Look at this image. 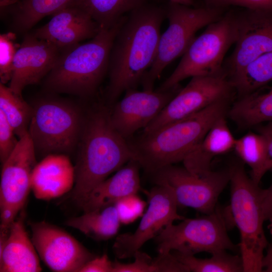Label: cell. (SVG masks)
<instances>
[{"label":"cell","mask_w":272,"mask_h":272,"mask_svg":"<svg viewBox=\"0 0 272 272\" xmlns=\"http://www.w3.org/2000/svg\"><path fill=\"white\" fill-rule=\"evenodd\" d=\"M233 150L241 161L251 169L250 177L259 184L264 174L269 171L268 146L265 137L250 131L236 139Z\"/></svg>","instance_id":"obj_26"},{"label":"cell","mask_w":272,"mask_h":272,"mask_svg":"<svg viewBox=\"0 0 272 272\" xmlns=\"http://www.w3.org/2000/svg\"><path fill=\"white\" fill-rule=\"evenodd\" d=\"M14 0H0L1 8H4L10 5Z\"/></svg>","instance_id":"obj_41"},{"label":"cell","mask_w":272,"mask_h":272,"mask_svg":"<svg viewBox=\"0 0 272 272\" xmlns=\"http://www.w3.org/2000/svg\"><path fill=\"white\" fill-rule=\"evenodd\" d=\"M164 18V9L147 4L125 16L110 54L105 91L109 104L141 84L156 57Z\"/></svg>","instance_id":"obj_1"},{"label":"cell","mask_w":272,"mask_h":272,"mask_svg":"<svg viewBox=\"0 0 272 272\" xmlns=\"http://www.w3.org/2000/svg\"><path fill=\"white\" fill-rule=\"evenodd\" d=\"M101 28L83 9L77 6L64 8L52 15L48 23L32 33L62 50L94 37Z\"/></svg>","instance_id":"obj_18"},{"label":"cell","mask_w":272,"mask_h":272,"mask_svg":"<svg viewBox=\"0 0 272 272\" xmlns=\"http://www.w3.org/2000/svg\"><path fill=\"white\" fill-rule=\"evenodd\" d=\"M169 2L192 6L194 4V0H169Z\"/></svg>","instance_id":"obj_40"},{"label":"cell","mask_w":272,"mask_h":272,"mask_svg":"<svg viewBox=\"0 0 272 272\" xmlns=\"http://www.w3.org/2000/svg\"><path fill=\"white\" fill-rule=\"evenodd\" d=\"M61 50L52 43L26 33L14 60L9 87L22 96L24 88L39 83L52 70Z\"/></svg>","instance_id":"obj_17"},{"label":"cell","mask_w":272,"mask_h":272,"mask_svg":"<svg viewBox=\"0 0 272 272\" xmlns=\"http://www.w3.org/2000/svg\"><path fill=\"white\" fill-rule=\"evenodd\" d=\"M242 162L228 166L230 172L231 200L229 206L234 226L240 236L239 244L243 271H263L264 251L268 245L263 224V189L249 177Z\"/></svg>","instance_id":"obj_5"},{"label":"cell","mask_w":272,"mask_h":272,"mask_svg":"<svg viewBox=\"0 0 272 272\" xmlns=\"http://www.w3.org/2000/svg\"><path fill=\"white\" fill-rule=\"evenodd\" d=\"M31 239L39 257L52 270L80 272L96 256L75 238L45 221L31 223Z\"/></svg>","instance_id":"obj_15"},{"label":"cell","mask_w":272,"mask_h":272,"mask_svg":"<svg viewBox=\"0 0 272 272\" xmlns=\"http://www.w3.org/2000/svg\"><path fill=\"white\" fill-rule=\"evenodd\" d=\"M125 16L113 26L101 28L90 41L61 50L44 78L46 90L85 97L94 95L108 72L112 44Z\"/></svg>","instance_id":"obj_4"},{"label":"cell","mask_w":272,"mask_h":272,"mask_svg":"<svg viewBox=\"0 0 272 272\" xmlns=\"http://www.w3.org/2000/svg\"><path fill=\"white\" fill-rule=\"evenodd\" d=\"M0 111L19 139L28 132L33 107L9 87L0 84Z\"/></svg>","instance_id":"obj_29"},{"label":"cell","mask_w":272,"mask_h":272,"mask_svg":"<svg viewBox=\"0 0 272 272\" xmlns=\"http://www.w3.org/2000/svg\"><path fill=\"white\" fill-rule=\"evenodd\" d=\"M121 224L114 204L84 212L65 222L67 226L96 240H106L114 237Z\"/></svg>","instance_id":"obj_25"},{"label":"cell","mask_w":272,"mask_h":272,"mask_svg":"<svg viewBox=\"0 0 272 272\" xmlns=\"http://www.w3.org/2000/svg\"><path fill=\"white\" fill-rule=\"evenodd\" d=\"M14 1H15V0H14Z\"/></svg>","instance_id":"obj_43"},{"label":"cell","mask_w":272,"mask_h":272,"mask_svg":"<svg viewBox=\"0 0 272 272\" xmlns=\"http://www.w3.org/2000/svg\"><path fill=\"white\" fill-rule=\"evenodd\" d=\"M139 163L131 159L97 185L79 206L84 212L114 204L141 188Z\"/></svg>","instance_id":"obj_22"},{"label":"cell","mask_w":272,"mask_h":272,"mask_svg":"<svg viewBox=\"0 0 272 272\" xmlns=\"http://www.w3.org/2000/svg\"><path fill=\"white\" fill-rule=\"evenodd\" d=\"M236 15L235 48L223 66L229 80L260 56L272 51V11L243 9L236 10Z\"/></svg>","instance_id":"obj_14"},{"label":"cell","mask_w":272,"mask_h":272,"mask_svg":"<svg viewBox=\"0 0 272 272\" xmlns=\"http://www.w3.org/2000/svg\"><path fill=\"white\" fill-rule=\"evenodd\" d=\"M181 89L179 84L166 91L127 90L110 109L112 125L126 140L131 138L150 124Z\"/></svg>","instance_id":"obj_16"},{"label":"cell","mask_w":272,"mask_h":272,"mask_svg":"<svg viewBox=\"0 0 272 272\" xmlns=\"http://www.w3.org/2000/svg\"><path fill=\"white\" fill-rule=\"evenodd\" d=\"M172 253L190 271L193 272H242L243 265L241 256L229 253L227 250L214 252L210 258H199L194 255H187L176 251Z\"/></svg>","instance_id":"obj_30"},{"label":"cell","mask_w":272,"mask_h":272,"mask_svg":"<svg viewBox=\"0 0 272 272\" xmlns=\"http://www.w3.org/2000/svg\"><path fill=\"white\" fill-rule=\"evenodd\" d=\"M234 226L229 207L218 206L214 212L195 219H185L170 224L154 238L158 253L176 251L187 255L237 249L227 231Z\"/></svg>","instance_id":"obj_8"},{"label":"cell","mask_w":272,"mask_h":272,"mask_svg":"<svg viewBox=\"0 0 272 272\" xmlns=\"http://www.w3.org/2000/svg\"><path fill=\"white\" fill-rule=\"evenodd\" d=\"M153 272H189L188 268L172 253H158L153 258Z\"/></svg>","instance_id":"obj_36"},{"label":"cell","mask_w":272,"mask_h":272,"mask_svg":"<svg viewBox=\"0 0 272 272\" xmlns=\"http://www.w3.org/2000/svg\"><path fill=\"white\" fill-rule=\"evenodd\" d=\"M24 209L10 226L8 238L0 248L1 272H39V256L25 229Z\"/></svg>","instance_id":"obj_20"},{"label":"cell","mask_w":272,"mask_h":272,"mask_svg":"<svg viewBox=\"0 0 272 272\" xmlns=\"http://www.w3.org/2000/svg\"><path fill=\"white\" fill-rule=\"evenodd\" d=\"M237 36L236 10L228 9L195 37L173 73L156 89L166 91L188 78L225 74L223 63Z\"/></svg>","instance_id":"obj_6"},{"label":"cell","mask_w":272,"mask_h":272,"mask_svg":"<svg viewBox=\"0 0 272 272\" xmlns=\"http://www.w3.org/2000/svg\"><path fill=\"white\" fill-rule=\"evenodd\" d=\"M16 35L9 32L0 35L1 83L10 82L13 75L14 60L20 46L16 43Z\"/></svg>","instance_id":"obj_31"},{"label":"cell","mask_w":272,"mask_h":272,"mask_svg":"<svg viewBox=\"0 0 272 272\" xmlns=\"http://www.w3.org/2000/svg\"><path fill=\"white\" fill-rule=\"evenodd\" d=\"M147 0H78L75 6L85 11L100 28L110 27Z\"/></svg>","instance_id":"obj_27"},{"label":"cell","mask_w":272,"mask_h":272,"mask_svg":"<svg viewBox=\"0 0 272 272\" xmlns=\"http://www.w3.org/2000/svg\"><path fill=\"white\" fill-rule=\"evenodd\" d=\"M272 172V167L269 170ZM262 209L265 220L272 217V183L267 189H263Z\"/></svg>","instance_id":"obj_39"},{"label":"cell","mask_w":272,"mask_h":272,"mask_svg":"<svg viewBox=\"0 0 272 272\" xmlns=\"http://www.w3.org/2000/svg\"><path fill=\"white\" fill-rule=\"evenodd\" d=\"M78 0H16L2 9L9 10L14 29L27 33L45 17L66 7L75 6Z\"/></svg>","instance_id":"obj_24"},{"label":"cell","mask_w":272,"mask_h":272,"mask_svg":"<svg viewBox=\"0 0 272 272\" xmlns=\"http://www.w3.org/2000/svg\"><path fill=\"white\" fill-rule=\"evenodd\" d=\"M236 92L225 74L191 78L143 131L148 132L195 114L218 101L233 99Z\"/></svg>","instance_id":"obj_12"},{"label":"cell","mask_w":272,"mask_h":272,"mask_svg":"<svg viewBox=\"0 0 272 272\" xmlns=\"http://www.w3.org/2000/svg\"><path fill=\"white\" fill-rule=\"evenodd\" d=\"M254 128H256V131L263 135L267 140L269 171L272 167V121L258 125Z\"/></svg>","instance_id":"obj_38"},{"label":"cell","mask_w":272,"mask_h":272,"mask_svg":"<svg viewBox=\"0 0 272 272\" xmlns=\"http://www.w3.org/2000/svg\"><path fill=\"white\" fill-rule=\"evenodd\" d=\"M228 9L206 5L192 7L169 1L164 9L169 25L161 34L155 60L142 80L143 90H153L164 70L183 55L196 33L219 20Z\"/></svg>","instance_id":"obj_7"},{"label":"cell","mask_w":272,"mask_h":272,"mask_svg":"<svg viewBox=\"0 0 272 272\" xmlns=\"http://www.w3.org/2000/svg\"><path fill=\"white\" fill-rule=\"evenodd\" d=\"M17 137L13 128L0 111V160L2 164L17 145L19 139Z\"/></svg>","instance_id":"obj_33"},{"label":"cell","mask_w":272,"mask_h":272,"mask_svg":"<svg viewBox=\"0 0 272 272\" xmlns=\"http://www.w3.org/2000/svg\"><path fill=\"white\" fill-rule=\"evenodd\" d=\"M133 262L123 263L116 260L113 263L112 272H153V258L147 253L138 250Z\"/></svg>","instance_id":"obj_34"},{"label":"cell","mask_w":272,"mask_h":272,"mask_svg":"<svg viewBox=\"0 0 272 272\" xmlns=\"http://www.w3.org/2000/svg\"><path fill=\"white\" fill-rule=\"evenodd\" d=\"M85 117L75 105L56 98H44L33 107L28 134L36 155L72 152L78 145Z\"/></svg>","instance_id":"obj_9"},{"label":"cell","mask_w":272,"mask_h":272,"mask_svg":"<svg viewBox=\"0 0 272 272\" xmlns=\"http://www.w3.org/2000/svg\"><path fill=\"white\" fill-rule=\"evenodd\" d=\"M232 99L213 103L184 118L127 140L135 160L150 174L182 162L199 144L214 122L227 115Z\"/></svg>","instance_id":"obj_3"},{"label":"cell","mask_w":272,"mask_h":272,"mask_svg":"<svg viewBox=\"0 0 272 272\" xmlns=\"http://www.w3.org/2000/svg\"><path fill=\"white\" fill-rule=\"evenodd\" d=\"M37 164L36 151L28 133L19 139L14 150L2 164L0 232H8L12 223L24 209Z\"/></svg>","instance_id":"obj_11"},{"label":"cell","mask_w":272,"mask_h":272,"mask_svg":"<svg viewBox=\"0 0 272 272\" xmlns=\"http://www.w3.org/2000/svg\"><path fill=\"white\" fill-rule=\"evenodd\" d=\"M229 81L237 98L265 87L272 81V51L251 62Z\"/></svg>","instance_id":"obj_28"},{"label":"cell","mask_w":272,"mask_h":272,"mask_svg":"<svg viewBox=\"0 0 272 272\" xmlns=\"http://www.w3.org/2000/svg\"><path fill=\"white\" fill-rule=\"evenodd\" d=\"M114 205L121 223L128 224L143 216L146 203L133 194L120 199Z\"/></svg>","instance_id":"obj_32"},{"label":"cell","mask_w":272,"mask_h":272,"mask_svg":"<svg viewBox=\"0 0 272 272\" xmlns=\"http://www.w3.org/2000/svg\"><path fill=\"white\" fill-rule=\"evenodd\" d=\"M148 207L135 231L118 235L113 244L117 258L133 257L148 241L154 238L167 225L185 218L178 214L174 193L168 186L156 185L147 192Z\"/></svg>","instance_id":"obj_13"},{"label":"cell","mask_w":272,"mask_h":272,"mask_svg":"<svg viewBox=\"0 0 272 272\" xmlns=\"http://www.w3.org/2000/svg\"><path fill=\"white\" fill-rule=\"evenodd\" d=\"M227 115L242 129L272 121V87H262L239 97L230 105Z\"/></svg>","instance_id":"obj_23"},{"label":"cell","mask_w":272,"mask_h":272,"mask_svg":"<svg viewBox=\"0 0 272 272\" xmlns=\"http://www.w3.org/2000/svg\"><path fill=\"white\" fill-rule=\"evenodd\" d=\"M75 181V166L69 157L62 154H50L35 167L31 190L36 198L49 200L71 191Z\"/></svg>","instance_id":"obj_19"},{"label":"cell","mask_w":272,"mask_h":272,"mask_svg":"<svg viewBox=\"0 0 272 272\" xmlns=\"http://www.w3.org/2000/svg\"><path fill=\"white\" fill-rule=\"evenodd\" d=\"M268 220L269 221V224L268 225V228L270 234L272 235V217L270 218Z\"/></svg>","instance_id":"obj_42"},{"label":"cell","mask_w":272,"mask_h":272,"mask_svg":"<svg viewBox=\"0 0 272 272\" xmlns=\"http://www.w3.org/2000/svg\"><path fill=\"white\" fill-rule=\"evenodd\" d=\"M207 6L228 9L230 6L243 9L272 11V0H204Z\"/></svg>","instance_id":"obj_35"},{"label":"cell","mask_w":272,"mask_h":272,"mask_svg":"<svg viewBox=\"0 0 272 272\" xmlns=\"http://www.w3.org/2000/svg\"><path fill=\"white\" fill-rule=\"evenodd\" d=\"M226 116L218 119L195 148L182 162L183 166L192 174L198 176L211 171L215 157L233 150L236 139L230 130Z\"/></svg>","instance_id":"obj_21"},{"label":"cell","mask_w":272,"mask_h":272,"mask_svg":"<svg viewBox=\"0 0 272 272\" xmlns=\"http://www.w3.org/2000/svg\"><path fill=\"white\" fill-rule=\"evenodd\" d=\"M70 197L78 205L100 183L133 159L128 143L113 127L110 109L100 105L85 116Z\"/></svg>","instance_id":"obj_2"},{"label":"cell","mask_w":272,"mask_h":272,"mask_svg":"<svg viewBox=\"0 0 272 272\" xmlns=\"http://www.w3.org/2000/svg\"><path fill=\"white\" fill-rule=\"evenodd\" d=\"M113 262L107 254L95 257L88 262L80 270V272H112Z\"/></svg>","instance_id":"obj_37"},{"label":"cell","mask_w":272,"mask_h":272,"mask_svg":"<svg viewBox=\"0 0 272 272\" xmlns=\"http://www.w3.org/2000/svg\"><path fill=\"white\" fill-rule=\"evenodd\" d=\"M156 185L168 186L173 191L178 207L191 208L208 215L215 211L218 198L230 182L229 166L196 176L184 166H165L151 174Z\"/></svg>","instance_id":"obj_10"}]
</instances>
